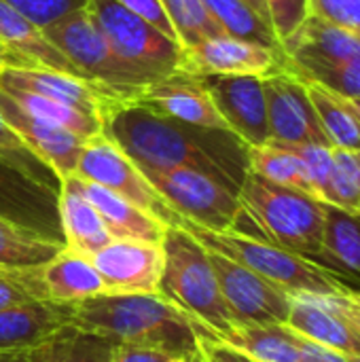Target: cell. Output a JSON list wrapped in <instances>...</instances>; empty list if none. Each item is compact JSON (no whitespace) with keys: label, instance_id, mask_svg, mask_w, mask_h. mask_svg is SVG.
Instances as JSON below:
<instances>
[{"label":"cell","instance_id":"1","mask_svg":"<svg viewBox=\"0 0 360 362\" xmlns=\"http://www.w3.org/2000/svg\"><path fill=\"white\" fill-rule=\"evenodd\" d=\"M102 134L138 168L199 170L236 193L248 172V146L233 132L180 123L136 98L121 100L104 112Z\"/></svg>","mask_w":360,"mask_h":362},{"label":"cell","instance_id":"2","mask_svg":"<svg viewBox=\"0 0 360 362\" xmlns=\"http://www.w3.org/2000/svg\"><path fill=\"white\" fill-rule=\"evenodd\" d=\"M68 327L100 335L112 344L155 348L174 358L197 354L191 316L157 295H110L62 305Z\"/></svg>","mask_w":360,"mask_h":362},{"label":"cell","instance_id":"3","mask_svg":"<svg viewBox=\"0 0 360 362\" xmlns=\"http://www.w3.org/2000/svg\"><path fill=\"white\" fill-rule=\"evenodd\" d=\"M238 197L242 204L238 233L284 248L329 269L323 248L325 202L274 185L250 170L240 185Z\"/></svg>","mask_w":360,"mask_h":362},{"label":"cell","instance_id":"4","mask_svg":"<svg viewBox=\"0 0 360 362\" xmlns=\"http://www.w3.org/2000/svg\"><path fill=\"white\" fill-rule=\"evenodd\" d=\"M161 248L159 295L223 339L238 322L223 301L208 250L182 227H168Z\"/></svg>","mask_w":360,"mask_h":362},{"label":"cell","instance_id":"5","mask_svg":"<svg viewBox=\"0 0 360 362\" xmlns=\"http://www.w3.org/2000/svg\"><path fill=\"white\" fill-rule=\"evenodd\" d=\"M284 68L348 102L360 100V36L308 17L282 42Z\"/></svg>","mask_w":360,"mask_h":362},{"label":"cell","instance_id":"6","mask_svg":"<svg viewBox=\"0 0 360 362\" xmlns=\"http://www.w3.org/2000/svg\"><path fill=\"white\" fill-rule=\"evenodd\" d=\"M182 229H187L206 250L219 252L252 269L291 295H339L348 284L337 274L250 235L238 231H208L187 221L182 223Z\"/></svg>","mask_w":360,"mask_h":362},{"label":"cell","instance_id":"7","mask_svg":"<svg viewBox=\"0 0 360 362\" xmlns=\"http://www.w3.org/2000/svg\"><path fill=\"white\" fill-rule=\"evenodd\" d=\"M42 34L87 78L102 83L129 100L138 98V93L151 85L138 70L125 64L110 49L87 4L47 25Z\"/></svg>","mask_w":360,"mask_h":362},{"label":"cell","instance_id":"8","mask_svg":"<svg viewBox=\"0 0 360 362\" xmlns=\"http://www.w3.org/2000/svg\"><path fill=\"white\" fill-rule=\"evenodd\" d=\"M87 8L110 49L149 83H155L180 68L182 47L144 17L115 0H87Z\"/></svg>","mask_w":360,"mask_h":362},{"label":"cell","instance_id":"9","mask_svg":"<svg viewBox=\"0 0 360 362\" xmlns=\"http://www.w3.org/2000/svg\"><path fill=\"white\" fill-rule=\"evenodd\" d=\"M166 204L187 223L208 231H236L242 214L240 197L216 178L191 170L140 168Z\"/></svg>","mask_w":360,"mask_h":362},{"label":"cell","instance_id":"10","mask_svg":"<svg viewBox=\"0 0 360 362\" xmlns=\"http://www.w3.org/2000/svg\"><path fill=\"white\" fill-rule=\"evenodd\" d=\"M74 176L117 193L168 227H182L185 223V218L178 216L155 191L142 170L104 134H98L85 142Z\"/></svg>","mask_w":360,"mask_h":362},{"label":"cell","instance_id":"11","mask_svg":"<svg viewBox=\"0 0 360 362\" xmlns=\"http://www.w3.org/2000/svg\"><path fill=\"white\" fill-rule=\"evenodd\" d=\"M59 191L32 178L0 155V218L66 248Z\"/></svg>","mask_w":360,"mask_h":362},{"label":"cell","instance_id":"12","mask_svg":"<svg viewBox=\"0 0 360 362\" xmlns=\"http://www.w3.org/2000/svg\"><path fill=\"white\" fill-rule=\"evenodd\" d=\"M225 305L238 325H286L291 293L252 269L208 250Z\"/></svg>","mask_w":360,"mask_h":362},{"label":"cell","instance_id":"13","mask_svg":"<svg viewBox=\"0 0 360 362\" xmlns=\"http://www.w3.org/2000/svg\"><path fill=\"white\" fill-rule=\"evenodd\" d=\"M263 91L269 142L289 146H331L310 100L308 85L299 76L282 68L269 76H263Z\"/></svg>","mask_w":360,"mask_h":362},{"label":"cell","instance_id":"14","mask_svg":"<svg viewBox=\"0 0 360 362\" xmlns=\"http://www.w3.org/2000/svg\"><path fill=\"white\" fill-rule=\"evenodd\" d=\"M199 81L229 129L246 146H263L269 142L263 76L206 74Z\"/></svg>","mask_w":360,"mask_h":362},{"label":"cell","instance_id":"15","mask_svg":"<svg viewBox=\"0 0 360 362\" xmlns=\"http://www.w3.org/2000/svg\"><path fill=\"white\" fill-rule=\"evenodd\" d=\"M104 293L110 295H157L163 274L161 244L112 240L91 257Z\"/></svg>","mask_w":360,"mask_h":362},{"label":"cell","instance_id":"16","mask_svg":"<svg viewBox=\"0 0 360 362\" xmlns=\"http://www.w3.org/2000/svg\"><path fill=\"white\" fill-rule=\"evenodd\" d=\"M284 68V55L257 42L219 34L182 49L180 68L193 76L206 74H252L269 76Z\"/></svg>","mask_w":360,"mask_h":362},{"label":"cell","instance_id":"17","mask_svg":"<svg viewBox=\"0 0 360 362\" xmlns=\"http://www.w3.org/2000/svg\"><path fill=\"white\" fill-rule=\"evenodd\" d=\"M21 89L36 95H45L49 100L64 102L83 112H89L102 121L104 112L121 102L129 100L102 83L85 81L66 72L49 70V68H23V66H2L0 68V89Z\"/></svg>","mask_w":360,"mask_h":362},{"label":"cell","instance_id":"18","mask_svg":"<svg viewBox=\"0 0 360 362\" xmlns=\"http://www.w3.org/2000/svg\"><path fill=\"white\" fill-rule=\"evenodd\" d=\"M17 276L32 293L34 301L68 305L104 293V282L91 259L68 248L59 250L53 259L38 267L17 269Z\"/></svg>","mask_w":360,"mask_h":362},{"label":"cell","instance_id":"19","mask_svg":"<svg viewBox=\"0 0 360 362\" xmlns=\"http://www.w3.org/2000/svg\"><path fill=\"white\" fill-rule=\"evenodd\" d=\"M136 100L180 123L204 127V129L231 132L225 119L221 117V112L216 110L210 93L202 85L199 76L187 74L182 70H176L146 85Z\"/></svg>","mask_w":360,"mask_h":362},{"label":"cell","instance_id":"20","mask_svg":"<svg viewBox=\"0 0 360 362\" xmlns=\"http://www.w3.org/2000/svg\"><path fill=\"white\" fill-rule=\"evenodd\" d=\"M0 117L36 157L59 176V180L74 174L87 140L49 121L32 117L4 91H0Z\"/></svg>","mask_w":360,"mask_h":362},{"label":"cell","instance_id":"21","mask_svg":"<svg viewBox=\"0 0 360 362\" xmlns=\"http://www.w3.org/2000/svg\"><path fill=\"white\" fill-rule=\"evenodd\" d=\"M339 295H291L286 327L346 356H360V333L337 303Z\"/></svg>","mask_w":360,"mask_h":362},{"label":"cell","instance_id":"22","mask_svg":"<svg viewBox=\"0 0 360 362\" xmlns=\"http://www.w3.org/2000/svg\"><path fill=\"white\" fill-rule=\"evenodd\" d=\"M0 45L13 57H17L23 68H49L91 81L45 38L38 25H34L28 17H23L4 0H0Z\"/></svg>","mask_w":360,"mask_h":362},{"label":"cell","instance_id":"23","mask_svg":"<svg viewBox=\"0 0 360 362\" xmlns=\"http://www.w3.org/2000/svg\"><path fill=\"white\" fill-rule=\"evenodd\" d=\"M70 178L74 187L87 197V202L98 210L112 240H136V242L161 244L168 225H163L161 221L153 218L151 214L142 212L127 199L119 197L117 193L95 182L83 180L74 174Z\"/></svg>","mask_w":360,"mask_h":362},{"label":"cell","instance_id":"24","mask_svg":"<svg viewBox=\"0 0 360 362\" xmlns=\"http://www.w3.org/2000/svg\"><path fill=\"white\" fill-rule=\"evenodd\" d=\"M66 325L62 305L49 301H30L0 312V352L30 350Z\"/></svg>","mask_w":360,"mask_h":362},{"label":"cell","instance_id":"25","mask_svg":"<svg viewBox=\"0 0 360 362\" xmlns=\"http://www.w3.org/2000/svg\"><path fill=\"white\" fill-rule=\"evenodd\" d=\"M59 216H62L66 248L81 255V257L91 259L98 250H102L106 244L112 242V238L106 231V225L100 218L98 210L74 187L70 176L62 180Z\"/></svg>","mask_w":360,"mask_h":362},{"label":"cell","instance_id":"26","mask_svg":"<svg viewBox=\"0 0 360 362\" xmlns=\"http://www.w3.org/2000/svg\"><path fill=\"white\" fill-rule=\"evenodd\" d=\"M323 248L329 269L360 286V214L325 204Z\"/></svg>","mask_w":360,"mask_h":362},{"label":"cell","instance_id":"27","mask_svg":"<svg viewBox=\"0 0 360 362\" xmlns=\"http://www.w3.org/2000/svg\"><path fill=\"white\" fill-rule=\"evenodd\" d=\"M223 341L259 362H299V337L286 325H236Z\"/></svg>","mask_w":360,"mask_h":362},{"label":"cell","instance_id":"28","mask_svg":"<svg viewBox=\"0 0 360 362\" xmlns=\"http://www.w3.org/2000/svg\"><path fill=\"white\" fill-rule=\"evenodd\" d=\"M246 155H248L250 172L263 176L265 180H269L274 185L289 187V189H295V191L316 197L308 165L291 146L267 142L263 146H248Z\"/></svg>","mask_w":360,"mask_h":362},{"label":"cell","instance_id":"29","mask_svg":"<svg viewBox=\"0 0 360 362\" xmlns=\"http://www.w3.org/2000/svg\"><path fill=\"white\" fill-rule=\"evenodd\" d=\"M306 83V81H303ZM323 132L335 151L360 153V119L348 100L323 89L316 83H306Z\"/></svg>","mask_w":360,"mask_h":362},{"label":"cell","instance_id":"30","mask_svg":"<svg viewBox=\"0 0 360 362\" xmlns=\"http://www.w3.org/2000/svg\"><path fill=\"white\" fill-rule=\"evenodd\" d=\"M112 341L64 327L47 341L25 350L32 362H112Z\"/></svg>","mask_w":360,"mask_h":362},{"label":"cell","instance_id":"31","mask_svg":"<svg viewBox=\"0 0 360 362\" xmlns=\"http://www.w3.org/2000/svg\"><path fill=\"white\" fill-rule=\"evenodd\" d=\"M202 2L216 19V23L225 30V34L282 53V45L276 38L272 25L246 0H202Z\"/></svg>","mask_w":360,"mask_h":362},{"label":"cell","instance_id":"32","mask_svg":"<svg viewBox=\"0 0 360 362\" xmlns=\"http://www.w3.org/2000/svg\"><path fill=\"white\" fill-rule=\"evenodd\" d=\"M4 91L8 98H13L25 112H30L32 117H38L42 121H49L57 127H64L68 132H72L74 136L89 140L98 134H102V121L89 112H83L74 106H68L64 102L57 100H49L45 95H36L30 91H21V89H0Z\"/></svg>","mask_w":360,"mask_h":362},{"label":"cell","instance_id":"33","mask_svg":"<svg viewBox=\"0 0 360 362\" xmlns=\"http://www.w3.org/2000/svg\"><path fill=\"white\" fill-rule=\"evenodd\" d=\"M59 250L64 248L0 218V269L15 272L38 267L53 259Z\"/></svg>","mask_w":360,"mask_h":362},{"label":"cell","instance_id":"34","mask_svg":"<svg viewBox=\"0 0 360 362\" xmlns=\"http://www.w3.org/2000/svg\"><path fill=\"white\" fill-rule=\"evenodd\" d=\"M168 19L174 25L182 49L197 45L204 38L225 34L202 0H159Z\"/></svg>","mask_w":360,"mask_h":362},{"label":"cell","instance_id":"35","mask_svg":"<svg viewBox=\"0 0 360 362\" xmlns=\"http://www.w3.org/2000/svg\"><path fill=\"white\" fill-rule=\"evenodd\" d=\"M323 202L360 214V163L354 153L333 148V170Z\"/></svg>","mask_w":360,"mask_h":362},{"label":"cell","instance_id":"36","mask_svg":"<svg viewBox=\"0 0 360 362\" xmlns=\"http://www.w3.org/2000/svg\"><path fill=\"white\" fill-rule=\"evenodd\" d=\"M0 155L8 159L13 165H17L19 170H23L25 174H30L32 178L40 180L42 185L53 187L57 191L62 189L59 176L23 144V140L4 123L2 117H0Z\"/></svg>","mask_w":360,"mask_h":362},{"label":"cell","instance_id":"37","mask_svg":"<svg viewBox=\"0 0 360 362\" xmlns=\"http://www.w3.org/2000/svg\"><path fill=\"white\" fill-rule=\"evenodd\" d=\"M269 25L280 45L310 17L308 0H263Z\"/></svg>","mask_w":360,"mask_h":362},{"label":"cell","instance_id":"38","mask_svg":"<svg viewBox=\"0 0 360 362\" xmlns=\"http://www.w3.org/2000/svg\"><path fill=\"white\" fill-rule=\"evenodd\" d=\"M4 2L11 4L15 11H19L23 17H28L40 30L87 4V0H4Z\"/></svg>","mask_w":360,"mask_h":362},{"label":"cell","instance_id":"39","mask_svg":"<svg viewBox=\"0 0 360 362\" xmlns=\"http://www.w3.org/2000/svg\"><path fill=\"white\" fill-rule=\"evenodd\" d=\"M310 15L360 36V0H308Z\"/></svg>","mask_w":360,"mask_h":362},{"label":"cell","instance_id":"40","mask_svg":"<svg viewBox=\"0 0 360 362\" xmlns=\"http://www.w3.org/2000/svg\"><path fill=\"white\" fill-rule=\"evenodd\" d=\"M191 322H193V331H195V339H197V354L204 362H259L250 354L242 352L240 348L216 337L199 320L191 318Z\"/></svg>","mask_w":360,"mask_h":362},{"label":"cell","instance_id":"41","mask_svg":"<svg viewBox=\"0 0 360 362\" xmlns=\"http://www.w3.org/2000/svg\"><path fill=\"white\" fill-rule=\"evenodd\" d=\"M115 2H119L121 6L129 8L132 13H136V15H140V17H144V19L151 21L157 30H161L166 36H170V38H174V40L178 42V36H176V32H174V25H172V21L168 19V15H166V11H163V6H161L159 0H115ZM178 45H180V42H178Z\"/></svg>","mask_w":360,"mask_h":362},{"label":"cell","instance_id":"42","mask_svg":"<svg viewBox=\"0 0 360 362\" xmlns=\"http://www.w3.org/2000/svg\"><path fill=\"white\" fill-rule=\"evenodd\" d=\"M30 301H34V297L25 288L21 278L17 276V269L15 272L2 269L0 272V312L8 310V308H15V305L30 303Z\"/></svg>","mask_w":360,"mask_h":362},{"label":"cell","instance_id":"43","mask_svg":"<svg viewBox=\"0 0 360 362\" xmlns=\"http://www.w3.org/2000/svg\"><path fill=\"white\" fill-rule=\"evenodd\" d=\"M174 356L155 348L134 346V344H115L112 362H172Z\"/></svg>","mask_w":360,"mask_h":362},{"label":"cell","instance_id":"44","mask_svg":"<svg viewBox=\"0 0 360 362\" xmlns=\"http://www.w3.org/2000/svg\"><path fill=\"white\" fill-rule=\"evenodd\" d=\"M297 337H299V362H350V356H346L333 348L320 346L301 335H297Z\"/></svg>","mask_w":360,"mask_h":362},{"label":"cell","instance_id":"45","mask_svg":"<svg viewBox=\"0 0 360 362\" xmlns=\"http://www.w3.org/2000/svg\"><path fill=\"white\" fill-rule=\"evenodd\" d=\"M0 362H32L25 350H11V352H0Z\"/></svg>","mask_w":360,"mask_h":362},{"label":"cell","instance_id":"46","mask_svg":"<svg viewBox=\"0 0 360 362\" xmlns=\"http://www.w3.org/2000/svg\"><path fill=\"white\" fill-rule=\"evenodd\" d=\"M2 66H23V64H21L17 57H13V55L0 45V68H2Z\"/></svg>","mask_w":360,"mask_h":362},{"label":"cell","instance_id":"47","mask_svg":"<svg viewBox=\"0 0 360 362\" xmlns=\"http://www.w3.org/2000/svg\"><path fill=\"white\" fill-rule=\"evenodd\" d=\"M246 2H248V4H250V6H252V8H255V11H257V13H259L267 23H269V19H267V8H265L263 0H246Z\"/></svg>","mask_w":360,"mask_h":362},{"label":"cell","instance_id":"48","mask_svg":"<svg viewBox=\"0 0 360 362\" xmlns=\"http://www.w3.org/2000/svg\"><path fill=\"white\" fill-rule=\"evenodd\" d=\"M344 293H346L350 299H354L356 303H360V286H350V284H346V286H344Z\"/></svg>","mask_w":360,"mask_h":362},{"label":"cell","instance_id":"49","mask_svg":"<svg viewBox=\"0 0 360 362\" xmlns=\"http://www.w3.org/2000/svg\"><path fill=\"white\" fill-rule=\"evenodd\" d=\"M350 106L354 108L356 117H359V119H360V100H352V102H350Z\"/></svg>","mask_w":360,"mask_h":362},{"label":"cell","instance_id":"50","mask_svg":"<svg viewBox=\"0 0 360 362\" xmlns=\"http://www.w3.org/2000/svg\"><path fill=\"white\" fill-rule=\"evenodd\" d=\"M187 362H204V361L199 358V354H195V356H191V358H189Z\"/></svg>","mask_w":360,"mask_h":362},{"label":"cell","instance_id":"51","mask_svg":"<svg viewBox=\"0 0 360 362\" xmlns=\"http://www.w3.org/2000/svg\"><path fill=\"white\" fill-rule=\"evenodd\" d=\"M350 362H360V356H350Z\"/></svg>","mask_w":360,"mask_h":362},{"label":"cell","instance_id":"52","mask_svg":"<svg viewBox=\"0 0 360 362\" xmlns=\"http://www.w3.org/2000/svg\"><path fill=\"white\" fill-rule=\"evenodd\" d=\"M187 361H189V358H174L172 362H187Z\"/></svg>","mask_w":360,"mask_h":362},{"label":"cell","instance_id":"53","mask_svg":"<svg viewBox=\"0 0 360 362\" xmlns=\"http://www.w3.org/2000/svg\"><path fill=\"white\" fill-rule=\"evenodd\" d=\"M356 155V159H359V163H360V153H354Z\"/></svg>","mask_w":360,"mask_h":362},{"label":"cell","instance_id":"54","mask_svg":"<svg viewBox=\"0 0 360 362\" xmlns=\"http://www.w3.org/2000/svg\"><path fill=\"white\" fill-rule=\"evenodd\" d=\"M0 272H2V269H0Z\"/></svg>","mask_w":360,"mask_h":362}]
</instances>
